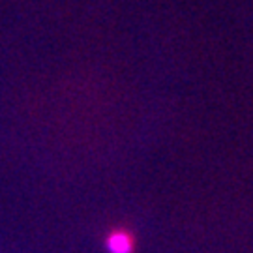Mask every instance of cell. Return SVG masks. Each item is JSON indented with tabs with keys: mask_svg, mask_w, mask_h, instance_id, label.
Returning <instances> with one entry per match:
<instances>
[{
	"mask_svg": "<svg viewBox=\"0 0 253 253\" xmlns=\"http://www.w3.org/2000/svg\"><path fill=\"white\" fill-rule=\"evenodd\" d=\"M105 248L109 253H133L135 238L126 229H115L105 238Z\"/></svg>",
	"mask_w": 253,
	"mask_h": 253,
	"instance_id": "cell-1",
	"label": "cell"
}]
</instances>
